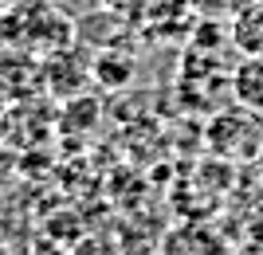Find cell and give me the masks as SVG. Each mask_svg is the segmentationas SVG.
I'll list each match as a JSON object with an SVG mask.
<instances>
[{
    "label": "cell",
    "instance_id": "cell-3",
    "mask_svg": "<svg viewBox=\"0 0 263 255\" xmlns=\"http://www.w3.org/2000/svg\"><path fill=\"white\" fill-rule=\"evenodd\" d=\"M228 94L236 106L263 114V55H243L240 63L228 71Z\"/></svg>",
    "mask_w": 263,
    "mask_h": 255
},
{
    "label": "cell",
    "instance_id": "cell-5",
    "mask_svg": "<svg viewBox=\"0 0 263 255\" xmlns=\"http://www.w3.org/2000/svg\"><path fill=\"white\" fill-rule=\"evenodd\" d=\"M248 0H193V12L200 20H232Z\"/></svg>",
    "mask_w": 263,
    "mask_h": 255
},
{
    "label": "cell",
    "instance_id": "cell-4",
    "mask_svg": "<svg viewBox=\"0 0 263 255\" xmlns=\"http://www.w3.org/2000/svg\"><path fill=\"white\" fill-rule=\"evenodd\" d=\"M228 40L240 55H263V0H248L228 20Z\"/></svg>",
    "mask_w": 263,
    "mask_h": 255
},
{
    "label": "cell",
    "instance_id": "cell-2",
    "mask_svg": "<svg viewBox=\"0 0 263 255\" xmlns=\"http://www.w3.org/2000/svg\"><path fill=\"white\" fill-rule=\"evenodd\" d=\"M209 142L216 153L224 157H259V145L263 142V122L255 110H224L209 122Z\"/></svg>",
    "mask_w": 263,
    "mask_h": 255
},
{
    "label": "cell",
    "instance_id": "cell-1",
    "mask_svg": "<svg viewBox=\"0 0 263 255\" xmlns=\"http://www.w3.org/2000/svg\"><path fill=\"white\" fill-rule=\"evenodd\" d=\"M0 40L32 51H63L71 44V20L51 0H16L0 8Z\"/></svg>",
    "mask_w": 263,
    "mask_h": 255
}]
</instances>
